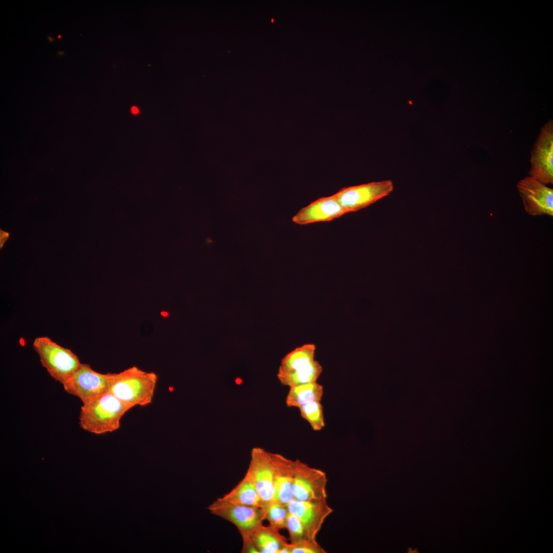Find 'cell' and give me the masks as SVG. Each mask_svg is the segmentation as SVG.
Segmentation results:
<instances>
[{
  "label": "cell",
  "mask_w": 553,
  "mask_h": 553,
  "mask_svg": "<svg viewBox=\"0 0 553 553\" xmlns=\"http://www.w3.org/2000/svg\"><path fill=\"white\" fill-rule=\"evenodd\" d=\"M132 408L108 392L83 403L79 425L83 430L96 434L112 432L120 428L122 417Z\"/></svg>",
  "instance_id": "6da1fadb"
},
{
  "label": "cell",
  "mask_w": 553,
  "mask_h": 553,
  "mask_svg": "<svg viewBox=\"0 0 553 553\" xmlns=\"http://www.w3.org/2000/svg\"><path fill=\"white\" fill-rule=\"evenodd\" d=\"M157 380L156 373L133 366L112 373L109 392L133 407L146 406L152 402Z\"/></svg>",
  "instance_id": "7a4b0ae2"
},
{
  "label": "cell",
  "mask_w": 553,
  "mask_h": 553,
  "mask_svg": "<svg viewBox=\"0 0 553 553\" xmlns=\"http://www.w3.org/2000/svg\"><path fill=\"white\" fill-rule=\"evenodd\" d=\"M33 347L51 377L62 385L81 365L77 356L70 349L61 346L47 336L36 337Z\"/></svg>",
  "instance_id": "3957f363"
},
{
  "label": "cell",
  "mask_w": 553,
  "mask_h": 553,
  "mask_svg": "<svg viewBox=\"0 0 553 553\" xmlns=\"http://www.w3.org/2000/svg\"><path fill=\"white\" fill-rule=\"evenodd\" d=\"M112 373L94 371L87 364H81L74 374L63 385L68 393L79 398L82 403L109 392Z\"/></svg>",
  "instance_id": "277c9868"
},
{
  "label": "cell",
  "mask_w": 553,
  "mask_h": 553,
  "mask_svg": "<svg viewBox=\"0 0 553 553\" xmlns=\"http://www.w3.org/2000/svg\"><path fill=\"white\" fill-rule=\"evenodd\" d=\"M211 514L233 524L242 536H249L265 519L266 510L261 507L231 503L217 499L208 507Z\"/></svg>",
  "instance_id": "5b68a950"
},
{
  "label": "cell",
  "mask_w": 553,
  "mask_h": 553,
  "mask_svg": "<svg viewBox=\"0 0 553 553\" xmlns=\"http://www.w3.org/2000/svg\"><path fill=\"white\" fill-rule=\"evenodd\" d=\"M252 481L266 510L273 501L274 465L273 453L253 448L245 474Z\"/></svg>",
  "instance_id": "8992f818"
},
{
  "label": "cell",
  "mask_w": 553,
  "mask_h": 553,
  "mask_svg": "<svg viewBox=\"0 0 553 553\" xmlns=\"http://www.w3.org/2000/svg\"><path fill=\"white\" fill-rule=\"evenodd\" d=\"M394 189L390 180L344 187L334 194L347 213L366 207L389 195Z\"/></svg>",
  "instance_id": "52a82bcc"
},
{
  "label": "cell",
  "mask_w": 553,
  "mask_h": 553,
  "mask_svg": "<svg viewBox=\"0 0 553 553\" xmlns=\"http://www.w3.org/2000/svg\"><path fill=\"white\" fill-rule=\"evenodd\" d=\"M295 460L292 486L294 499L307 501L326 500L328 479L326 473L299 460Z\"/></svg>",
  "instance_id": "ba28073f"
},
{
  "label": "cell",
  "mask_w": 553,
  "mask_h": 553,
  "mask_svg": "<svg viewBox=\"0 0 553 553\" xmlns=\"http://www.w3.org/2000/svg\"><path fill=\"white\" fill-rule=\"evenodd\" d=\"M530 176L541 183H553V124L544 125L531 152Z\"/></svg>",
  "instance_id": "9c48e42d"
},
{
  "label": "cell",
  "mask_w": 553,
  "mask_h": 553,
  "mask_svg": "<svg viewBox=\"0 0 553 553\" xmlns=\"http://www.w3.org/2000/svg\"><path fill=\"white\" fill-rule=\"evenodd\" d=\"M517 188L525 211L531 216H553V190L532 177L519 181Z\"/></svg>",
  "instance_id": "30bf717a"
},
{
  "label": "cell",
  "mask_w": 553,
  "mask_h": 553,
  "mask_svg": "<svg viewBox=\"0 0 553 553\" xmlns=\"http://www.w3.org/2000/svg\"><path fill=\"white\" fill-rule=\"evenodd\" d=\"M286 506L289 513L299 518L311 541H316L325 521L333 512L327 499L307 501L293 499Z\"/></svg>",
  "instance_id": "8fae6325"
},
{
  "label": "cell",
  "mask_w": 553,
  "mask_h": 553,
  "mask_svg": "<svg viewBox=\"0 0 553 553\" xmlns=\"http://www.w3.org/2000/svg\"><path fill=\"white\" fill-rule=\"evenodd\" d=\"M347 214L335 195L322 197L302 208L292 218L299 225L330 221Z\"/></svg>",
  "instance_id": "7c38bea8"
},
{
  "label": "cell",
  "mask_w": 553,
  "mask_h": 553,
  "mask_svg": "<svg viewBox=\"0 0 553 553\" xmlns=\"http://www.w3.org/2000/svg\"><path fill=\"white\" fill-rule=\"evenodd\" d=\"M273 460L274 475L272 502L287 505L294 499L292 486L296 460L288 459L276 453H273Z\"/></svg>",
  "instance_id": "4fadbf2b"
},
{
  "label": "cell",
  "mask_w": 553,
  "mask_h": 553,
  "mask_svg": "<svg viewBox=\"0 0 553 553\" xmlns=\"http://www.w3.org/2000/svg\"><path fill=\"white\" fill-rule=\"evenodd\" d=\"M279 531L270 526L261 524L248 536L259 553H279L288 543Z\"/></svg>",
  "instance_id": "5bb4252c"
},
{
  "label": "cell",
  "mask_w": 553,
  "mask_h": 553,
  "mask_svg": "<svg viewBox=\"0 0 553 553\" xmlns=\"http://www.w3.org/2000/svg\"><path fill=\"white\" fill-rule=\"evenodd\" d=\"M221 498L231 503L264 508L255 486L246 475L232 490Z\"/></svg>",
  "instance_id": "9a60e30c"
},
{
  "label": "cell",
  "mask_w": 553,
  "mask_h": 553,
  "mask_svg": "<svg viewBox=\"0 0 553 553\" xmlns=\"http://www.w3.org/2000/svg\"><path fill=\"white\" fill-rule=\"evenodd\" d=\"M323 394V387L317 381L294 386L289 387L286 404L288 407L299 408L311 401H321Z\"/></svg>",
  "instance_id": "2e32d148"
},
{
  "label": "cell",
  "mask_w": 553,
  "mask_h": 553,
  "mask_svg": "<svg viewBox=\"0 0 553 553\" xmlns=\"http://www.w3.org/2000/svg\"><path fill=\"white\" fill-rule=\"evenodd\" d=\"M323 371L320 363L315 360L310 365L290 372L278 371L277 377L284 386L291 387L316 382Z\"/></svg>",
  "instance_id": "e0dca14e"
},
{
  "label": "cell",
  "mask_w": 553,
  "mask_h": 553,
  "mask_svg": "<svg viewBox=\"0 0 553 553\" xmlns=\"http://www.w3.org/2000/svg\"><path fill=\"white\" fill-rule=\"evenodd\" d=\"M315 351L316 346L313 344L296 347L282 358L278 371H293L310 365L315 360Z\"/></svg>",
  "instance_id": "ac0fdd59"
},
{
  "label": "cell",
  "mask_w": 553,
  "mask_h": 553,
  "mask_svg": "<svg viewBox=\"0 0 553 553\" xmlns=\"http://www.w3.org/2000/svg\"><path fill=\"white\" fill-rule=\"evenodd\" d=\"M301 417L310 424L313 430L319 431L325 427L323 407L321 401H313L299 408Z\"/></svg>",
  "instance_id": "d6986e66"
},
{
  "label": "cell",
  "mask_w": 553,
  "mask_h": 553,
  "mask_svg": "<svg viewBox=\"0 0 553 553\" xmlns=\"http://www.w3.org/2000/svg\"><path fill=\"white\" fill-rule=\"evenodd\" d=\"M289 512L285 504L277 502H272L266 510L265 519H267L270 526L279 530L285 528Z\"/></svg>",
  "instance_id": "ffe728a7"
},
{
  "label": "cell",
  "mask_w": 553,
  "mask_h": 553,
  "mask_svg": "<svg viewBox=\"0 0 553 553\" xmlns=\"http://www.w3.org/2000/svg\"><path fill=\"white\" fill-rule=\"evenodd\" d=\"M285 528L288 531L290 543L292 544L310 540L300 519L293 514L289 513Z\"/></svg>",
  "instance_id": "44dd1931"
},
{
  "label": "cell",
  "mask_w": 553,
  "mask_h": 553,
  "mask_svg": "<svg viewBox=\"0 0 553 553\" xmlns=\"http://www.w3.org/2000/svg\"><path fill=\"white\" fill-rule=\"evenodd\" d=\"M325 552H326L325 550L316 541L308 540L295 544L291 543V553Z\"/></svg>",
  "instance_id": "7402d4cb"
},
{
  "label": "cell",
  "mask_w": 553,
  "mask_h": 553,
  "mask_svg": "<svg viewBox=\"0 0 553 553\" xmlns=\"http://www.w3.org/2000/svg\"><path fill=\"white\" fill-rule=\"evenodd\" d=\"M9 237V233L8 232L5 231L0 229V248H3L5 242L8 240Z\"/></svg>",
  "instance_id": "603a6c76"
},
{
  "label": "cell",
  "mask_w": 553,
  "mask_h": 553,
  "mask_svg": "<svg viewBox=\"0 0 553 553\" xmlns=\"http://www.w3.org/2000/svg\"><path fill=\"white\" fill-rule=\"evenodd\" d=\"M131 111H132V113H133L134 114H136L138 113L139 110L137 107H133L132 108V109H131Z\"/></svg>",
  "instance_id": "cb8c5ba5"
},
{
  "label": "cell",
  "mask_w": 553,
  "mask_h": 553,
  "mask_svg": "<svg viewBox=\"0 0 553 553\" xmlns=\"http://www.w3.org/2000/svg\"><path fill=\"white\" fill-rule=\"evenodd\" d=\"M48 40H49V41H50V42H52V41H54V40H55V39H54L53 38L51 37V36H50L49 35H48Z\"/></svg>",
  "instance_id": "d4e9b609"
},
{
  "label": "cell",
  "mask_w": 553,
  "mask_h": 553,
  "mask_svg": "<svg viewBox=\"0 0 553 553\" xmlns=\"http://www.w3.org/2000/svg\"><path fill=\"white\" fill-rule=\"evenodd\" d=\"M57 53L59 55L61 56L65 53V52L63 51H58Z\"/></svg>",
  "instance_id": "484cf974"
},
{
  "label": "cell",
  "mask_w": 553,
  "mask_h": 553,
  "mask_svg": "<svg viewBox=\"0 0 553 553\" xmlns=\"http://www.w3.org/2000/svg\"><path fill=\"white\" fill-rule=\"evenodd\" d=\"M61 37H62V36L61 35H59L58 36V38L60 39Z\"/></svg>",
  "instance_id": "4316f807"
}]
</instances>
